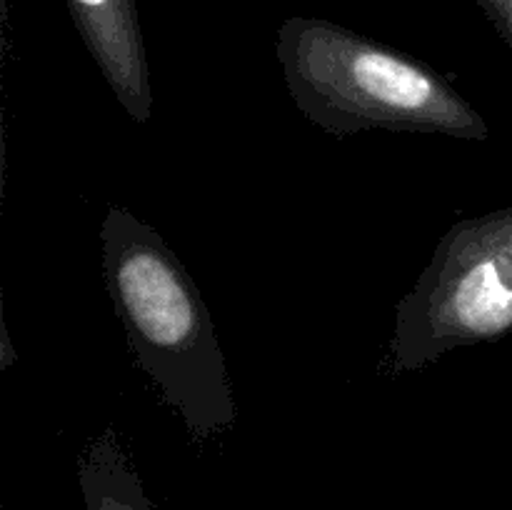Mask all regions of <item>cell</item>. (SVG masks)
I'll return each instance as SVG.
<instances>
[{"label": "cell", "instance_id": "obj_2", "mask_svg": "<svg viewBox=\"0 0 512 510\" xmlns=\"http://www.w3.org/2000/svg\"><path fill=\"white\" fill-rule=\"evenodd\" d=\"M300 113L335 138L393 130L488 140L483 115L435 68L323 18L295 15L275 40Z\"/></svg>", "mask_w": 512, "mask_h": 510}, {"label": "cell", "instance_id": "obj_7", "mask_svg": "<svg viewBox=\"0 0 512 510\" xmlns=\"http://www.w3.org/2000/svg\"><path fill=\"white\" fill-rule=\"evenodd\" d=\"M13 360H15V355H13V348H10V335H8V330L3 328V368H10V365H13Z\"/></svg>", "mask_w": 512, "mask_h": 510}, {"label": "cell", "instance_id": "obj_6", "mask_svg": "<svg viewBox=\"0 0 512 510\" xmlns=\"http://www.w3.org/2000/svg\"><path fill=\"white\" fill-rule=\"evenodd\" d=\"M478 5L488 15V20L498 30V35L508 45L512 55V0H478Z\"/></svg>", "mask_w": 512, "mask_h": 510}, {"label": "cell", "instance_id": "obj_5", "mask_svg": "<svg viewBox=\"0 0 512 510\" xmlns=\"http://www.w3.org/2000/svg\"><path fill=\"white\" fill-rule=\"evenodd\" d=\"M78 480L88 510H158L113 430L90 440L78 460Z\"/></svg>", "mask_w": 512, "mask_h": 510}, {"label": "cell", "instance_id": "obj_1", "mask_svg": "<svg viewBox=\"0 0 512 510\" xmlns=\"http://www.w3.org/2000/svg\"><path fill=\"white\" fill-rule=\"evenodd\" d=\"M100 263L135 360L188 433L208 440L233 428L238 410L213 318L163 235L115 205L100 225Z\"/></svg>", "mask_w": 512, "mask_h": 510}, {"label": "cell", "instance_id": "obj_4", "mask_svg": "<svg viewBox=\"0 0 512 510\" xmlns=\"http://www.w3.org/2000/svg\"><path fill=\"white\" fill-rule=\"evenodd\" d=\"M100 75L135 123L153 115L148 55L135 0H65Z\"/></svg>", "mask_w": 512, "mask_h": 510}, {"label": "cell", "instance_id": "obj_3", "mask_svg": "<svg viewBox=\"0 0 512 510\" xmlns=\"http://www.w3.org/2000/svg\"><path fill=\"white\" fill-rule=\"evenodd\" d=\"M512 333V205L463 218L440 238L428 268L398 303L390 338L395 373L455 348Z\"/></svg>", "mask_w": 512, "mask_h": 510}]
</instances>
